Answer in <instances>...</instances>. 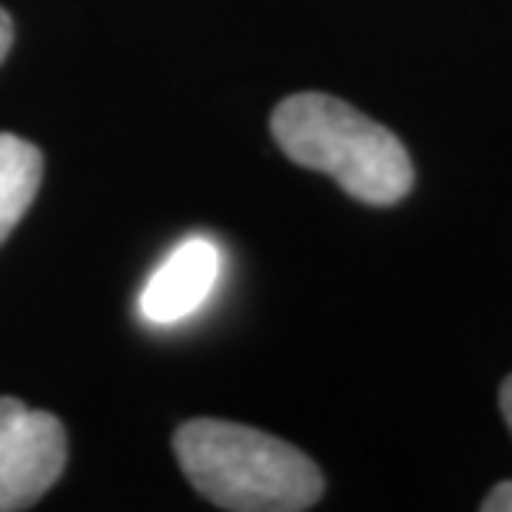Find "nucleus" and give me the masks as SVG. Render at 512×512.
<instances>
[{
    "instance_id": "obj_8",
    "label": "nucleus",
    "mask_w": 512,
    "mask_h": 512,
    "mask_svg": "<svg viewBox=\"0 0 512 512\" xmlns=\"http://www.w3.org/2000/svg\"><path fill=\"white\" fill-rule=\"evenodd\" d=\"M499 409H503V419H506V426L512 433V376L503 383V389H499Z\"/></svg>"
},
{
    "instance_id": "obj_4",
    "label": "nucleus",
    "mask_w": 512,
    "mask_h": 512,
    "mask_svg": "<svg viewBox=\"0 0 512 512\" xmlns=\"http://www.w3.org/2000/svg\"><path fill=\"white\" fill-rule=\"evenodd\" d=\"M220 276V247L210 237H190L173 250L140 293L143 320L170 326L187 320L210 300Z\"/></svg>"
},
{
    "instance_id": "obj_5",
    "label": "nucleus",
    "mask_w": 512,
    "mask_h": 512,
    "mask_svg": "<svg viewBox=\"0 0 512 512\" xmlns=\"http://www.w3.org/2000/svg\"><path fill=\"white\" fill-rule=\"evenodd\" d=\"M40 180H44V153L17 133H0V247L27 217Z\"/></svg>"
},
{
    "instance_id": "obj_6",
    "label": "nucleus",
    "mask_w": 512,
    "mask_h": 512,
    "mask_svg": "<svg viewBox=\"0 0 512 512\" xmlns=\"http://www.w3.org/2000/svg\"><path fill=\"white\" fill-rule=\"evenodd\" d=\"M479 509L483 512H512V479L489 489V496L479 503Z\"/></svg>"
},
{
    "instance_id": "obj_1",
    "label": "nucleus",
    "mask_w": 512,
    "mask_h": 512,
    "mask_svg": "<svg viewBox=\"0 0 512 512\" xmlns=\"http://www.w3.org/2000/svg\"><path fill=\"white\" fill-rule=\"evenodd\" d=\"M173 453L203 499L233 512H300L323 496V473L310 456L253 426L190 419Z\"/></svg>"
},
{
    "instance_id": "obj_7",
    "label": "nucleus",
    "mask_w": 512,
    "mask_h": 512,
    "mask_svg": "<svg viewBox=\"0 0 512 512\" xmlns=\"http://www.w3.org/2000/svg\"><path fill=\"white\" fill-rule=\"evenodd\" d=\"M10 44H14V20H10L7 10L0 7V64H4Z\"/></svg>"
},
{
    "instance_id": "obj_2",
    "label": "nucleus",
    "mask_w": 512,
    "mask_h": 512,
    "mask_svg": "<svg viewBox=\"0 0 512 512\" xmlns=\"http://www.w3.org/2000/svg\"><path fill=\"white\" fill-rule=\"evenodd\" d=\"M293 163L320 170L370 207H393L413 190V160L396 133L330 94H293L270 120Z\"/></svg>"
},
{
    "instance_id": "obj_3",
    "label": "nucleus",
    "mask_w": 512,
    "mask_h": 512,
    "mask_svg": "<svg viewBox=\"0 0 512 512\" xmlns=\"http://www.w3.org/2000/svg\"><path fill=\"white\" fill-rule=\"evenodd\" d=\"M67 463L60 419L0 396V512L30 509L57 483Z\"/></svg>"
}]
</instances>
